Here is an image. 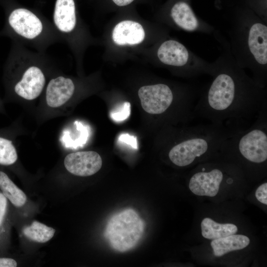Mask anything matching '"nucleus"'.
Returning <instances> with one entry per match:
<instances>
[{
  "mask_svg": "<svg viewBox=\"0 0 267 267\" xmlns=\"http://www.w3.org/2000/svg\"><path fill=\"white\" fill-rule=\"evenodd\" d=\"M220 54L214 61L212 80L201 89L194 107L195 117L243 130L255 120L267 104V88L259 85L235 62L227 39L213 33Z\"/></svg>",
  "mask_w": 267,
  "mask_h": 267,
  "instance_id": "f257e3e1",
  "label": "nucleus"
},
{
  "mask_svg": "<svg viewBox=\"0 0 267 267\" xmlns=\"http://www.w3.org/2000/svg\"><path fill=\"white\" fill-rule=\"evenodd\" d=\"M227 23L226 39L235 62L267 88V23L240 0L231 8Z\"/></svg>",
  "mask_w": 267,
  "mask_h": 267,
  "instance_id": "f03ea898",
  "label": "nucleus"
},
{
  "mask_svg": "<svg viewBox=\"0 0 267 267\" xmlns=\"http://www.w3.org/2000/svg\"><path fill=\"white\" fill-rule=\"evenodd\" d=\"M242 130L213 123L185 127L177 132V140L169 149V160L186 167L219 154L226 141Z\"/></svg>",
  "mask_w": 267,
  "mask_h": 267,
  "instance_id": "7ed1b4c3",
  "label": "nucleus"
},
{
  "mask_svg": "<svg viewBox=\"0 0 267 267\" xmlns=\"http://www.w3.org/2000/svg\"><path fill=\"white\" fill-rule=\"evenodd\" d=\"M221 153L226 157H239L251 165H262L266 163L267 104L250 126L237 132L226 141Z\"/></svg>",
  "mask_w": 267,
  "mask_h": 267,
  "instance_id": "20e7f679",
  "label": "nucleus"
},
{
  "mask_svg": "<svg viewBox=\"0 0 267 267\" xmlns=\"http://www.w3.org/2000/svg\"><path fill=\"white\" fill-rule=\"evenodd\" d=\"M157 57L162 64L176 69L186 78L211 76L214 70V62L205 60L175 40L162 42L157 48Z\"/></svg>",
  "mask_w": 267,
  "mask_h": 267,
  "instance_id": "39448f33",
  "label": "nucleus"
},
{
  "mask_svg": "<svg viewBox=\"0 0 267 267\" xmlns=\"http://www.w3.org/2000/svg\"><path fill=\"white\" fill-rule=\"evenodd\" d=\"M143 231L142 220L135 211L129 209L111 217L107 224L104 235L113 249L124 252L137 244Z\"/></svg>",
  "mask_w": 267,
  "mask_h": 267,
  "instance_id": "423d86ee",
  "label": "nucleus"
},
{
  "mask_svg": "<svg viewBox=\"0 0 267 267\" xmlns=\"http://www.w3.org/2000/svg\"><path fill=\"white\" fill-rule=\"evenodd\" d=\"M191 2L192 0H172L169 5L168 15L173 23L186 32L213 34L214 26L196 14Z\"/></svg>",
  "mask_w": 267,
  "mask_h": 267,
  "instance_id": "0eeeda50",
  "label": "nucleus"
},
{
  "mask_svg": "<svg viewBox=\"0 0 267 267\" xmlns=\"http://www.w3.org/2000/svg\"><path fill=\"white\" fill-rule=\"evenodd\" d=\"M224 178L223 170L218 165L208 170L206 166H201L191 176L188 187L195 195L214 197L218 194Z\"/></svg>",
  "mask_w": 267,
  "mask_h": 267,
  "instance_id": "6e6552de",
  "label": "nucleus"
},
{
  "mask_svg": "<svg viewBox=\"0 0 267 267\" xmlns=\"http://www.w3.org/2000/svg\"><path fill=\"white\" fill-rule=\"evenodd\" d=\"M66 170L80 177H88L96 173L101 168L99 154L93 151H79L67 155L64 160Z\"/></svg>",
  "mask_w": 267,
  "mask_h": 267,
  "instance_id": "1a4fd4ad",
  "label": "nucleus"
},
{
  "mask_svg": "<svg viewBox=\"0 0 267 267\" xmlns=\"http://www.w3.org/2000/svg\"><path fill=\"white\" fill-rule=\"evenodd\" d=\"M45 84V77L41 69L37 66L28 67L20 79L13 87L14 93L29 101L36 99L42 93Z\"/></svg>",
  "mask_w": 267,
  "mask_h": 267,
  "instance_id": "9d476101",
  "label": "nucleus"
},
{
  "mask_svg": "<svg viewBox=\"0 0 267 267\" xmlns=\"http://www.w3.org/2000/svg\"><path fill=\"white\" fill-rule=\"evenodd\" d=\"M8 22L11 27L20 36L32 40L42 32V21L34 13L25 8H17L10 14Z\"/></svg>",
  "mask_w": 267,
  "mask_h": 267,
  "instance_id": "9b49d317",
  "label": "nucleus"
},
{
  "mask_svg": "<svg viewBox=\"0 0 267 267\" xmlns=\"http://www.w3.org/2000/svg\"><path fill=\"white\" fill-rule=\"evenodd\" d=\"M74 91L75 85L71 79L62 76L53 78L46 87V103L52 108L61 107L70 100Z\"/></svg>",
  "mask_w": 267,
  "mask_h": 267,
  "instance_id": "f8f14e48",
  "label": "nucleus"
},
{
  "mask_svg": "<svg viewBox=\"0 0 267 267\" xmlns=\"http://www.w3.org/2000/svg\"><path fill=\"white\" fill-rule=\"evenodd\" d=\"M144 37L142 26L138 22L131 20L119 22L112 32L114 42L119 45L137 44L141 43Z\"/></svg>",
  "mask_w": 267,
  "mask_h": 267,
  "instance_id": "ddd939ff",
  "label": "nucleus"
},
{
  "mask_svg": "<svg viewBox=\"0 0 267 267\" xmlns=\"http://www.w3.org/2000/svg\"><path fill=\"white\" fill-rule=\"evenodd\" d=\"M53 21L57 28L62 33L71 32L76 24L74 0H56Z\"/></svg>",
  "mask_w": 267,
  "mask_h": 267,
  "instance_id": "4468645a",
  "label": "nucleus"
},
{
  "mask_svg": "<svg viewBox=\"0 0 267 267\" xmlns=\"http://www.w3.org/2000/svg\"><path fill=\"white\" fill-rule=\"evenodd\" d=\"M250 242L248 237L242 234H232L213 240L211 245L216 257L222 256L231 251L243 249Z\"/></svg>",
  "mask_w": 267,
  "mask_h": 267,
  "instance_id": "2eb2a0df",
  "label": "nucleus"
},
{
  "mask_svg": "<svg viewBox=\"0 0 267 267\" xmlns=\"http://www.w3.org/2000/svg\"><path fill=\"white\" fill-rule=\"evenodd\" d=\"M202 236L208 239H216L237 233L238 228L232 223H220L209 218H204L201 223Z\"/></svg>",
  "mask_w": 267,
  "mask_h": 267,
  "instance_id": "dca6fc26",
  "label": "nucleus"
},
{
  "mask_svg": "<svg viewBox=\"0 0 267 267\" xmlns=\"http://www.w3.org/2000/svg\"><path fill=\"white\" fill-rule=\"evenodd\" d=\"M0 188L2 193L14 206L20 207L26 202L27 196L25 193L1 171H0Z\"/></svg>",
  "mask_w": 267,
  "mask_h": 267,
  "instance_id": "f3484780",
  "label": "nucleus"
},
{
  "mask_svg": "<svg viewBox=\"0 0 267 267\" xmlns=\"http://www.w3.org/2000/svg\"><path fill=\"white\" fill-rule=\"evenodd\" d=\"M55 232V229L36 221L23 229V234L27 238L42 243L50 240L54 236Z\"/></svg>",
  "mask_w": 267,
  "mask_h": 267,
  "instance_id": "a211bd4d",
  "label": "nucleus"
},
{
  "mask_svg": "<svg viewBox=\"0 0 267 267\" xmlns=\"http://www.w3.org/2000/svg\"><path fill=\"white\" fill-rule=\"evenodd\" d=\"M267 23V0H240Z\"/></svg>",
  "mask_w": 267,
  "mask_h": 267,
  "instance_id": "6ab92c4d",
  "label": "nucleus"
},
{
  "mask_svg": "<svg viewBox=\"0 0 267 267\" xmlns=\"http://www.w3.org/2000/svg\"><path fill=\"white\" fill-rule=\"evenodd\" d=\"M130 112L131 104L129 102H125L117 111L111 112L110 117L115 121H123L130 116Z\"/></svg>",
  "mask_w": 267,
  "mask_h": 267,
  "instance_id": "aec40b11",
  "label": "nucleus"
},
{
  "mask_svg": "<svg viewBox=\"0 0 267 267\" xmlns=\"http://www.w3.org/2000/svg\"><path fill=\"white\" fill-rule=\"evenodd\" d=\"M257 199L261 203L267 205V183L264 182L260 185L255 192Z\"/></svg>",
  "mask_w": 267,
  "mask_h": 267,
  "instance_id": "412c9836",
  "label": "nucleus"
},
{
  "mask_svg": "<svg viewBox=\"0 0 267 267\" xmlns=\"http://www.w3.org/2000/svg\"><path fill=\"white\" fill-rule=\"evenodd\" d=\"M7 206V198L0 192V226H1L6 214Z\"/></svg>",
  "mask_w": 267,
  "mask_h": 267,
  "instance_id": "4be33fe9",
  "label": "nucleus"
},
{
  "mask_svg": "<svg viewBox=\"0 0 267 267\" xmlns=\"http://www.w3.org/2000/svg\"><path fill=\"white\" fill-rule=\"evenodd\" d=\"M119 139L122 142L131 145L133 147L137 148V142L135 137L128 134H123L120 135Z\"/></svg>",
  "mask_w": 267,
  "mask_h": 267,
  "instance_id": "5701e85b",
  "label": "nucleus"
},
{
  "mask_svg": "<svg viewBox=\"0 0 267 267\" xmlns=\"http://www.w3.org/2000/svg\"><path fill=\"white\" fill-rule=\"evenodd\" d=\"M17 262L14 259L9 258H0V267H16Z\"/></svg>",
  "mask_w": 267,
  "mask_h": 267,
  "instance_id": "b1692460",
  "label": "nucleus"
},
{
  "mask_svg": "<svg viewBox=\"0 0 267 267\" xmlns=\"http://www.w3.org/2000/svg\"><path fill=\"white\" fill-rule=\"evenodd\" d=\"M134 0H112L117 5L123 6L127 5L132 3Z\"/></svg>",
  "mask_w": 267,
  "mask_h": 267,
  "instance_id": "393cba45",
  "label": "nucleus"
}]
</instances>
